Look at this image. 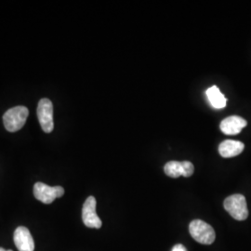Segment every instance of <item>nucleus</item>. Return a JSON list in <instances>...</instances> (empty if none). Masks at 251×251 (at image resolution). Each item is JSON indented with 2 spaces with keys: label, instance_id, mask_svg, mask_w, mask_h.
<instances>
[{
  "label": "nucleus",
  "instance_id": "nucleus-1",
  "mask_svg": "<svg viewBox=\"0 0 251 251\" xmlns=\"http://www.w3.org/2000/svg\"><path fill=\"white\" fill-rule=\"evenodd\" d=\"M29 111L25 106H16L9 109L3 116L5 128L9 132L20 130L26 122Z\"/></svg>",
  "mask_w": 251,
  "mask_h": 251
},
{
  "label": "nucleus",
  "instance_id": "nucleus-2",
  "mask_svg": "<svg viewBox=\"0 0 251 251\" xmlns=\"http://www.w3.org/2000/svg\"><path fill=\"white\" fill-rule=\"evenodd\" d=\"M189 232L197 242L202 245H211L215 240L214 229L201 220H194L189 225Z\"/></svg>",
  "mask_w": 251,
  "mask_h": 251
},
{
  "label": "nucleus",
  "instance_id": "nucleus-3",
  "mask_svg": "<svg viewBox=\"0 0 251 251\" xmlns=\"http://www.w3.org/2000/svg\"><path fill=\"white\" fill-rule=\"evenodd\" d=\"M225 210L236 221H245L249 217V209L246 198L243 195H233L224 202Z\"/></svg>",
  "mask_w": 251,
  "mask_h": 251
},
{
  "label": "nucleus",
  "instance_id": "nucleus-4",
  "mask_svg": "<svg viewBox=\"0 0 251 251\" xmlns=\"http://www.w3.org/2000/svg\"><path fill=\"white\" fill-rule=\"evenodd\" d=\"M37 117L41 128L46 133H50L54 128L53 104L50 100L41 99L37 105Z\"/></svg>",
  "mask_w": 251,
  "mask_h": 251
},
{
  "label": "nucleus",
  "instance_id": "nucleus-5",
  "mask_svg": "<svg viewBox=\"0 0 251 251\" xmlns=\"http://www.w3.org/2000/svg\"><path fill=\"white\" fill-rule=\"evenodd\" d=\"M64 195V189L62 186H49L43 182H36L34 186L35 198L44 204H51L56 198Z\"/></svg>",
  "mask_w": 251,
  "mask_h": 251
},
{
  "label": "nucleus",
  "instance_id": "nucleus-6",
  "mask_svg": "<svg viewBox=\"0 0 251 251\" xmlns=\"http://www.w3.org/2000/svg\"><path fill=\"white\" fill-rule=\"evenodd\" d=\"M96 206L97 202L94 197L87 198L82 208V220L87 227L100 229L101 227V221L96 213Z\"/></svg>",
  "mask_w": 251,
  "mask_h": 251
},
{
  "label": "nucleus",
  "instance_id": "nucleus-7",
  "mask_svg": "<svg viewBox=\"0 0 251 251\" xmlns=\"http://www.w3.org/2000/svg\"><path fill=\"white\" fill-rule=\"evenodd\" d=\"M164 171L171 178H179V176L187 178L194 174L195 167L189 161H170L165 165Z\"/></svg>",
  "mask_w": 251,
  "mask_h": 251
},
{
  "label": "nucleus",
  "instance_id": "nucleus-8",
  "mask_svg": "<svg viewBox=\"0 0 251 251\" xmlns=\"http://www.w3.org/2000/svg\"><path fill=\"white\" fill-rule=\"evenodd\" d=\"M13 240L19 251H35V243L32 234L26 227L20 226L13 235Z\"/></svg>",
  "mask_w": 251,
  "mask_h": 251
},
{
  "label": "nucleus",
  "instance_id": "nucleus-9",
  "mask_svg": "<svg viewBox=\"0 0 251 251\" xmlns=\"http://www.w3.org/2000/svg\"><path fill=\"white\" fill-rule=\"evenodd\" d=\"M248 122L238 116H231L225 118L221 123V130L226 135H236L241 132Z\"/></svg>",
  "mask_w": 251,
  "mask_h": 251
},
{
  "label": "nucleus",
  "instance_id": "nucleus-10",
  "mask_svg": "<svg viewBox=\"0 0 251 251\" xmlns=\"http://www.w3.org/2000/svg\"><path fill=\"white\" fill-rule=\"evenodd\" d=\"M245 148V145L241 142L226 140L219 146V152L225 158H230L240 154Z\"/></svg>",
  "mask_w": 251,
  "mask_h": 251
},
{
  "label": "nucleus",
  "instance_id": "nucleus-11",
  "mask_svg": "<svg viewBox=\"0 0 251 251\" xmlns=\"http://www.w3.org/2000/svg\"><path fill=\"white\" fill-rule=\"evenodd\" d=\"M206 94L210 104L213 107L216 108V109H222V108H225L226 106V100H227L217 86H213V87L207 89Z\"/></svg>",
  "mask_w": 251,
  "mask_h": 251
},
{
  "label": "nucleus",
  "instance_id": "nucleus-12",
  "mask_svg": "<svg viewBox=\"0 0 251 251\" xmlns=\"http://www.w3.org/2000/svg\"><path fill=\"white\" fill-rule=\"evenodd\" d=\"M171 251H187V250L185 249V247L181 244H178L176 246H174V248L172 249Z\"/></svg>",
  "mask_w": 251,
  "mask_h": 251
},
{
  "label": "nucleus",
  "instance_id": "nucleus-13",
  "mask_svg": "<svg viewBox=\"0 0 251 251\" xmlns=\"http://www.w3.org/2000/svg\"><path fill=\"white\" fill-rule=\"evenodd\" d=\"M0 251H6V250H4L3 248H0Z\"/></svg>",
  "mask_w": 251,
  "mask_h": 251
}]
</instances>
